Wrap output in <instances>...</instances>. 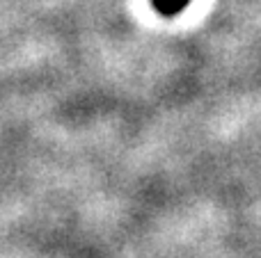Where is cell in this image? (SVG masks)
I'll return each instance as SVG.
<instances>
[{"mask_svg": "<svg viewBox=\"0 0 261 258\" xmlns=\"http://www.w3.org/2000/svg\"><path fill=\"white\" fill-rule=\"evenodd\" d=\"M188 3L190 0H153L156 9L161 14H165V16H174V14H179Z\"/></svg>", "mask_w": 261, "mask_h": 258, "instance_id": "cell-1", "label": "cell"}]
</instances>
